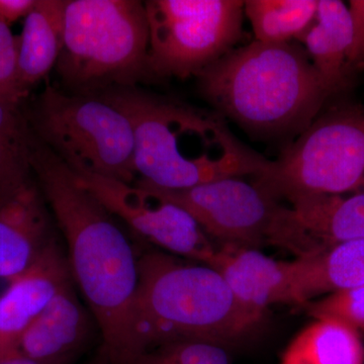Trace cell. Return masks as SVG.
Segmentation results:
<instances>
[{"instance_id":"13","label":"cell","mask_w":364,"mask_h":364,"mask_svg":"<svg viewBox=\"0 0 364 364\" xmlns=\"http://www.w3.org/2000/svg\"><path fill=\"white\" fill-rule=\"evenodd\" d=\"M72 279L66 253L55 236L0 294V358L20 352L23 333Z\"/></svg>"},{"instance_id":"15","label":"cell","mask_w":364,"mask_h":364,"mask_svg":"<svg viewBox=\"0 0 364 364\" xmlns=\"http://www.w3.org/2000/svg\"><path fill=\"white\" fill-rule=\"evenodd\" d=\"M92 323L73 279L26 330L18 349L23 355L53 364H70L90 339Z\"/></svg>"},{"instance_id":"26","label":"cell","mask_w":364,"mask_h":364,"mask_svg":"<svg viewBox=\"0 0 364 364\" xmlns=\"http://www.w3.org/2000/svg\"><path fill=\"white\" fill-rule=\"evenodd\" d=\"M0 364H53L42 363V361L35 360V359L28 358L23 355L21 352L11 354L6 358H0Z\"/></svg>"},{"instance_id":"9","label":"cell","mask_w":364,"mask_h":364,"mask_svg":"<svg viewBox=\"0 0 364 364\" xmlns=\"http://www.w3.org/2000/svg\"><path fill=\"white\" fill-rule=\"evenodd\" d=\"M75 181L146 243L210 267L218 248L183 208L149 188L73 172Z\"/></svg>"},{"instance_id":"7","label":"cell","mask_w":364,"mask_h":364,"mask_svg":"<svg viewBox=\"0 0 364 364\" xmlns=\"http://www.w3.org/2000/svg\"><path fill=\"white\" fill-rule=\"evenodd\" d=\"M255 183L279 202L364 193L363 107L341 104L321 112Z\"/></svg>"},{"instance_id":"10","label":"cell","mask_w":364,"mask_h":364,"mask_svg":"<svg viewBox=\"0 0 364 364\" xmlns=\"http://www.w3.org/2000/svg\"><path fill=\"white\" fill-rule=\"evenodd\" d=\"M188 213L220 246L256 249L267 244L279 202L258 184L230 177L188 189L170 191L136 181Z\"/></svg>"},{"instance_id":"20","label":"cell","mask_w":364,"mask_h":364,"mask_svg":"<svg viewBox=\"0 0 364 364\" xmlns=\"http://www.w3.org/2000/svg\"><path fill=\"white\" fill-rule=\"evenodd\" d=\"M226 349L208 342H168L149 347L124 364H231Z\"/></svg>"},{"instance_id":"18","label":"cell","mask_w":364,"mask_h":364,"mask_svg":"<svg viewBox=\"0 0 364 364\" xmlns=\"http://www.w3.org/2000/svg\"><path fill=\"white\" fill-rule=\"evenodd\" d=\"M282 364H364L361 333L339 318H314L287 347Z\"/></svg>"},{"instance_id":"4","label":"cell","mask_w":364,"mask_h":364,"mask_svg":"<svg viewBox=\"0 0 364 364\" xmlns=\"http://www.w3.org/2000/svg\"><path fill=\"white\" fill-rule=\"evenodd\" d=\"M259 323L214 268L159 250H141L131 359L168 342H208L227 348Z\"/></svg>"},{"instance_id":"16","label":"cell","mask_w":364,"mask_h":364,"mask_svg":"<svg viewBox=\"0 0 364 364\" xmlns=\"http://www.w3.org/2000/svg\"><path fill=\"white\" fill-rule=\"evenodd\" d=\"M314 68L333 95L350 85L349 53L352 21L348 6L339 0H318L315 21L303 37Z\"/></svg>"},{"instance_id":"24","label":"cell","mask_w":364,"mask_h":364,"mask_svg":"<svg viewBox=\"0 0 364 364\" xmlns=\"http://www.w3.org/2000/svg\"><path fill=\"white\" fill-rule=\"evenodd\" d=\"M348 9L352 21L349 65L354 72L364 67V0H351Z\"/></svg>"},{"instance_id":"6","label":"cell","mask_w":364,"mask_h":364,"mask_svg":"<svg viewBox=\"0 0 364 364\" xmlns=\"http://www.w3.org/2000/svg\"><path fill=\"white\" fill-rule=\"evenodd\" d=\"M28 121L40 142L71 171L136 181L130 121L100 95L47 86Z\"/></svg>"},{"instance_id":"27","label":"cell","mask_w":364,"mask_h":364,"mask_svg":"<svg viewBox=\"0 0 364 364\" xmlns=\"http://www.w3.org/2000/svg\"><path fill=\"white\" fill-rule=\"evenodd\" d=\"M82 364H109V358H107V352L105 351L104 347L100 348L97 355L93 356L92 358L88 359V360H86L85 363Z\"/></svg>"},{"instance_id":"21","label":"cell","mask_w":364,"mask_h":364,"mask_svg":"<svg viewBox=\"0 0 364 364\" xmlns=\"http://www.w3.org/2000/svg\"><path fill=\"white\" fill-rule=\"evenodd\" d=\"M9 28L0 21V100L21 104L28 93L18 75V38Z\"/></svg>"},{"instance_id":"2","label":"cell","mask_w":364,"mask_h":364,"mask_svg":"<svg viewBox=\"0 0 364 364\" xmlns=\"http://www.w3.org/2000/svg\"><path fill=\"white\" fill-rule=\"evenodd\" d=\"M100 97L130 121L136 181L178 191L230 177H255L270 161L242 143L218 112L136 86L112 88Z\"/></svg>"},{"instance_id":"3","label":"cell","mask_w":364,"mask_h":364,"mask_svg":"<svg viewBox=\"0 0 364 364\" xmlns=\"http://www.w3.org/2000/svg\"><path fill=\"white\" fill-rule=\"evenodd\" d=\"M198 77L215 112L265 138L299 135L333 95L306 50L291 43L236 48Z\"/></svg>"},{"instance_id":"22","label":"cell","mask_w":364,"mask_h":364,"mask_svg":"<svg viewBox=\"0 0 364 364\" xmlns=\"http://www.w3.org/2000/svg\"><path fill=\"white\" fill-rule=\"evenodd\" d=\"M31 143L20 146L0 142V195L32 177Z\"/></svg>"},{"instance_id":"23","label":"cell","mask_w":364,"mask_h":364,"mask_svg":"<svg viewBox=\"0 0 364 364\" xmlns=\"http://www.w3.org/2000/svg\"><path fill=\"white\" fill-rule=\"evenodd\" d=\"M33 131L21 104L0 100V142L13 145H30Z\"/></svg>"},{"instance_id":"19","label":"cell","mask_w":364,"mask_h":364,"mask_svg":"<svg viewBox=\"0 0 364 364\" xmlns=\"http://www.w3.org/2000/svg\"><path fill=\"white\" fill-rule=\"evenodd\" d=\"M318 0H248L244 13L255 41L284 44L305 36L315 21Z\"/></svg>"},{"instance_id":"11","label":"cell","mask_w":364,"mask_h":364,"mask_svg":"<svg viewBox=\"0 0 364 364\" xmlns=\"http://www.w3.org/2000/svg\"><path fill=\"white\" fill-rule=\"evenodd\" d=\"M275 210L267 244L296 258L364 239V193L296 196Z\"/></svg>"},{"instance_id":"5","label":"cell","mask_w":364,"mask_h":364,"mask_svg":"<svg viewBox=\"0 0 364 364\" xmlns=\"http://www.w3.org/2000/svg\"><path fill=\"white\" fill-rule=\"evenodd\" d=\"M149 26L136 0H66L57 68L69 92L100 95L151 76Z\"/></svg>"},{"instance_id":"8","label":"cell","mask_w":364,"mask_h":364,"mask_svg":"<svg viewBox=\"0 0 364 364\" xmlns=\"http://www.w3.org/2000/svg\"><path fill=\"white\" fill-rule=\"evenodd\" d=\"M151 76H198L235 49L243 33L241 0H149Z\"/></svg>"},{"instance_id":"12","label":"cell","mask_w":364,"mask_h":364,"mask_svg":"<svg viewBox=\"0 0 364 364\" xmlns=\"http://www.w3.org/2000/svg\"><path fill=\"white\" fill-rule=\"evenodd\" d=\"M210 267L222 275L242 308L259 322L269 306L306 304L309 257L279 261L257 249L220 246Z\"/></svg>"},{"instance_id":"17","label":"cell","mask_w":364,"mask_h":364,"mask_svg":"<svg viewBox=\"0 0 364 364\" xmlns=\"http://www.w3.org/2000/svg\"><path fill=\"white\" fill-rule=\"evenodd\" d=\"M66 0H37L18 37V75L26 93L58 63Z\"/></svg>"},{"instance_id":"1","label":"cell","mask_w":364,"mask_h":364,"mask_svg":"<svg viewBox=\"0 0 364 364\" xmlns=\"http://www.w3.org/2000/svg\"><path fill=\"white\" fill-rule=\"evenodd\" d=\"M30 165L66 243L74 284L104 339L109 364L133 353L132 315L141 250L121 221L33 134Z\"/></svg>"},{"instance_id":"14","label":"cell","mask_w":364,"mask_h":364,"mask_svg":"<svg viewBox=\"0 0 364 364\" xmlns=\"http://www.w3.org/2000/svg\"><path fill=\"white\" fill-rule=\"evenodd\" d=\"M51 215L33 177L0 195V279L28 269L54 238Z\"/></svg>"},{"instance_id":"25","label":"cell","mask_w":364,"mask_h":364,"mask_svg":"<svg viewBox=\"0 0 364 364\" xmlns=\"http://www.w3.org/2000/svg\"><path fill=\"white\" fill-rule=\"evenodd\" d=\"M37 0H0V21L11 26L21 18H26Z\"/></svg>"}]
</instances>
